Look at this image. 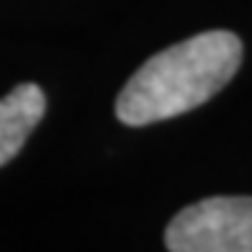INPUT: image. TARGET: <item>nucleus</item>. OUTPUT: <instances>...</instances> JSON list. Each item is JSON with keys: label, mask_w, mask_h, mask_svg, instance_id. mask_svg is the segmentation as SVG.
I'll use <instances>...</instances> for the list:
<instances>
[{"label": "nucleus", "mask_w": 252, "mask_h": 252, "mask_svg": "<svg viewBox=\"0 0 252 252\" xmlns=\"http://www.w3.org/2000/svg\"><path fill=\"white\" fill-rule=\"evenodd\" d=\"M242 41L232 31H203L150 57L116 98V116L147 126L198 108L237 75Z\"/></svg>", "instance_id": "nucleus-1"}, {"label": "nucleus", "mask_w": 252, "mask_h": 252, "mask_svg": "<svg viewBox=\"0 0 252 252\" xmlns=\"http://www.w3.org/2000/svg\"><path fill=\"white\" fill-rule=\"evenodd\" d=\"M173 252H252V198L214 196L186 206L165 229Z\"/></svg>", "instance_id": "nucleus-2"}, {"label": "nucleus", "mask_w": 252, "mask_h": 252, "mask_svg": "<svg viewBox=\"0 0 252 252\" xmlns=\"http://www.w3.org/2000/svg\"><path fill=\"white\" fill-rule=\"evenodd\" d=\"M47 98L33 83H21L0 98V167L13 159L44 119Z\"/></svg>", "instance_id": "nucleus-3"}]
</instances>
